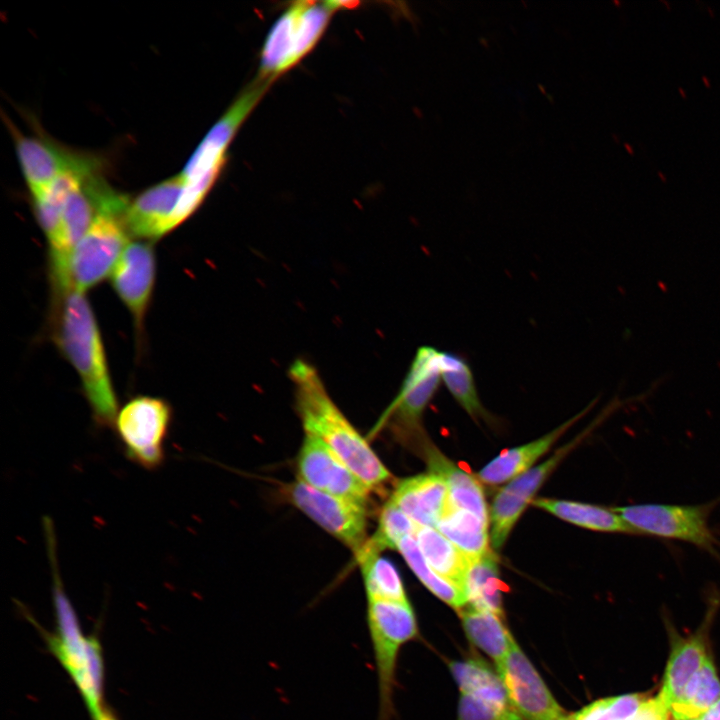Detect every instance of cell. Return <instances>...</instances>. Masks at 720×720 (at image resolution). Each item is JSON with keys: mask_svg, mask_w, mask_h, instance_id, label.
<instances>
[{"mask_svg": "<svg viewBox=\"0 0 720 720\" xmlns=\"http://www.w3.org/2000/svg\"><path fill=\"white\" fill-rule=\"evenodd\" d=\"M289 377L306 434L321 439L370 490L383 487L390 472L332 401L317 369L298 359L290 366Z\"/></svg>", "mask_w": 720, "mask_h": 720, "instance_id": "obj_1", "label": "cell"}, {"mask_svg": "<svg viewBox=\"0 0 720 720\" xmlns=\"http://www.w3.org/2000/svg\"><path fill=\"white\" fill-rule=\"evenodd\" d=\"M56 341L77 371L99 426L114 424L118 411L104 345L92 307L74 288L56 295Z\"/></svg>", "mask_w": 720, "mask_h": 720, "instance_id": "obj_2", "label": "cell"}, {"mask_svg": "<svg viewBox=\"0 0 720 720\" xmlns=\"http://www.w3.org/2000/svg\"><path fill=\"white\" fill-rule=\"evenodd\" d=\"M52 574L56 634L44 633L48 647L70 675L92 716L103 707L104 662L97 638L85 636L68 598L59 571L56 542L47 544Z\"/></svg>", "mask_w": 720, "mask_h": 720, "instance_id": "obj_3", "label": "cell"}, {"mask_svg": "<svg viewBox=\"0 0 720 720\" xmlns=\"http://www.w3.org/2000/svg\"><path fill=\"white\" fill-rule=\"evenodd\" d=\"M367 627L378 686L376 720H393L396 668L401 648L418 636L410 602L367 598Z\"/></svg>", "mask_w": 720, "mask_h": 720, "instance_id": "obj_4", "label": "cell"}, {"mask_svg": "<svg viewBox=\"0 0 720 720\" xmlns=\"http://www.w3.org/2000/svg\"><path fill=\"white\" fill-rule=\"evenodd\" d=\"M335 10L327 2L300 1L288 7L269 31L258 76L274 81L319 41Z\"/></svg>", "mask_w": 720, "mask_h": 720, "instance_id": "obj_5", "label": "cell"}, {"mask_svg": "<svg viewBox=\"0 0 720 720\" xmlns=\"http://www.w3.org/2000/svg\"><path fill=\"white\" fill-rule=\"evenodd\" d=\"M719 501L699 505L646 503L613 508L640 536L687 542L720 558V542L709 526L710 515Z\"/></svg>", "mask_w": 720, "mask_h": 720, "instance_id": "obj_6", "label": "cell"}, {"mask_svg": "<svg viewBox=\"0 0 720 720\" xmlns=\"http://www.w3.org/2000/svg\"><path fill=\"white\" fill-rule=\"evenodd\" d=\"M171 422L172 408L166 400L138 396L122 406L114 425L128 459L146 470H155L164 463Z\"/></svg>", "mask_w": 720, "mask_h": 720, "instance_id": "obj_7", "label": "cell"}, {"mask_svg": "<svg viewBox=\"0 0 720 720\" xmlns=\"http://www.w3.org/2000/svg\"><path fill=\"white\" fill-rule=\"evenodd\" d=\"M124 214L100 209L91 226L75 246L69 262L71 287L85 292L112 273L130 235Z\"/></svg>", "mask_w": 720, "mask_h": 720, "instance_id": "obj_8", "label": "cell"}, {"mask_svg": "<svg viewBox=\"0 0 720 720\" xmlns=\"http://www.w3.org/2000/svg\"><path fill=\"white\" fill-rule=\"evenodd\" d=\"M289 498L299 510L357 554L365 546L366 505L319 491L300 480L290 485Z\"/></svg>", "mask_w": 720, "mask_h": 720, "instance_id": "obj_9", "label": "cell"}, {"mask_svg": "<svg viewBox=\"0 0 720 720\" xmlns=\"http://www.w3.org/2000/svg\"><path fill=\"white\" fill-rule=\"evenodd\" d=\"M12 128L18 161L31 196L45 189L59 176L77 172L96 173L97 162L87 156L65 151L43 136L23 135Z\"/></svg>", "mask_w": 720, "mask_h": 720, "instance_id": "obj_10", "label": "cell"}, {"mask_svg": "<svg viewBox=\"0 0 720 720\" xmlns=\"http://www.w3.org/2000/svg\"><path fill=\"white\" fill-rule=\"evenodd\" d=\"M497 671L523 720H558L565 714L514 638Z\"/></svg>", "mask_w": 720, "mask_h": 720, "instance_id": "obj_11", "label": "cell"}, {"mask_svg": "<svg viewBox=\"0 0 720 720\" xmlns=\"http://www.w3.org/2000/svg\"><path fill=\"white\" fill-rule=\"evenodd\" d=\"M185 181L174 176L140 193L129 201L124 222L129 234L146 240L158 239L180 224Z\"/></svg>", "mask_w": 720, "mask_h": 720, "instance_id": "obj_12", "label": "cell"}, {"mask_svg": "<svg viewBox=\"0 0 720 720\" xmlns=\"http://www.w3.org/2000/svg\"><path fill=\"white\" fill-rule=\"evenodd\" d=\"M299 480L307 485L366 505L367 487L318 437L306 434L298 454Z\"/></svg>", "mask_w": 720, "mask_h": 720, "instance_id": "obj_13", "label": "cell"}, {"mask_svg": "<svg viewBox=\"0 0 720 720\" xmlns=\"http://www.w3.org/2000/svg\"><path fill=\"white\" fill-rule=\"evenodd\" d=\"M440 357L441 351L434 347L418 348L401 388L383 419L393 421L404 430L418 429L423 412L442 380Z\"/></svg>", "mask_w": 720, "mask_h": 720, "instance_id": "obj_14", "label": "cell"}, {"mask_svg": "<svg viewBox=\"0 0 720 720\" xmlns=\"http://www.w3.org/2000/svg\"><path fill=\"white\" fill-rule=\"evenodd\" d=\"M577 442L578 439L566 444L552 457L517 476L497 492L490 512L491 544L494 549L503 546L526 506Z\"/></svg>", "mask_w": 720, "mask_h": 720, "instance_id": "obj_15", "label": "cell"}, {"mask_svg": "<svg viewBox=\"0 0 720 720\" xmlns=\"http://www.w3.org/2000/svg\"><path fill=\"white\" fill-rule=\"evenodd\" d=\"M156 261L148 242L129 243L112 273V286L141 329L155 282Z\"/></svg>", "mask_w": 720, "mask_h": 720, "instance_id": "obj_16", "label": "cell"}, {"mask_svg": "<svg viewBox=\"0 0 720 720\" xmlns=\"http://www.w3.org/2000/svg\"><path fill=\"white\" fill-rule=\"evenodd\" d=\"M419 526L436 528L449 506V492L437 473L419 474L400 481L390 498Z\"/></svg>", "mask_w": 720, "mask_h": 720, "instance_id": "obj_17", "label": "cell"}, {"mask_svg": "<svg viewBox=\"0 0 720 720\" xmlns=\"http://www.w3.org/2000/svg\"><path fill=\"white\" fill-rule=\"evenodd\" d=\"M585 413L584 411L553 431L525 445L503 451L478 473L477 477L488 485H498L513 480L531 468L553 443Z\"/></svg>", "mask_w": 720, "mask_h": 720, "instance_id": "obj_18", "label": "cell"}, {"mask_svg": "<svg viewBox=\"0 0 720 720\" xmlns=\"http://www.w3.org/2000/svg\"><path fill=\"white\" fill-rule=\"evenodd\" d=\"M709 657L703 633L677 640L670 652L658 697L668 707Z\"/></svg>", "mask_w": 720, "mask_h": 720, "instance_id": "obj_19", "label": "cell"}, {"mask_svg": "<svg viewBox=\"0 0 720 720\" xmlns=\"http://www.w3.org/2000/svg\"><path fill=\"white\" fill-rule=\"evenodd\" d=\"M533 504L562 520L589 530L639 535L613 507L544 498L534 500Z\"/></svg>", "mask_w": 720, "mask_h": 720, "instance_id": "obj_20", "label": "cell"}, {"mask_svg": "<svg viewBox=\"0 0 720 720\" xmlns=\"http://www.w3.org/2000/svg\"><path fill=\"white\" fill-rule=\"evenodd\" d=\"M428 458L431 471L439 474L447 484L449 505L469 511L489 522L484 491L477 478L455 465L436 449L429 450Z\"/></svg>", "mask_w": 720, "mask_h": 720, "instance_id": "obj_21", "label": "cell"}, {"mask_svg": "<svg viewBox=\"0 0 720 720\" xmlns=\"http://www.w3.org/2000/svg\"><path fill=\"white\" fill-rule=\"evenodd\" d=\"M463 589L469 605L503 618L504 584L499 577L496 556L491 551L469 558Z\"/></svg>", "mask_w": 720, "mask_h": 720, "instance_id": "obj_22", "label": "cell"}, {"mask_svg": "<svg viewBox=\"0 0 720 720\" xmlns=\"http://www.w3.org/2000/svg\"><path fill=\"white\" fill-rule=\"evenodd\" d=\"M449 666L461 693L472 694L504 712H516L499 674L484 661L468 658L450 662Z\"/></svg>", "mask_w": 720, "mask_h": 720, "instance_id": "obj_23", "label": "cell"}, {"mask_svg": "<svg viewBox=\"0 0 720 720\" xmlns=\"http://www.w3.org/2000/svg\"><path fill=\"white\" fill-rule=\"evenodd\" d=\"M462 626L469 640L490 656L496 666L505 659L513 637L496 614L469 604L459 611Z\"/></svg>", "mask_w": 720, "mask_h": 720, "instance_id": "obj_24", "label": "cell"}, {"mask_svg": "<svg viewBox=\"0 0 720 720\" xmlns=\"http://www.w3.org/2000/svg\"><path fill=\"white\" fill-rule=\"evenodd\" d=\"M414 538L428 565L464 591L469 558L436 528L420 526Z\"/></svg>", "mask_w": 720, "mask_h": 720, "instance_id": "obj_25", "label": "cell"}, {"mask_svg": "<svg viewBox=\"0 0 720 720\" xmlns=\"http://www.w3.org/2000/svg\"><path fill=\"white\" fill-rule=\"evenodd\" d=\"M488 522L475 514L448 506L436 529L468 558L489 552Z\"/></svg>", "mask_w": 720, "mask_h": 720, "instance_id": "obj_26", "label": "cell"}, {"mask_svg": "<svg viewBox=\"0 0 720 720\" xmlns=\"http://www.w3.org/2000/svg\"><path fill=\"white\" fill-rule=\"evenodd\" d=\"M720 699V678L709 656L688 682L680 696L670 705L674 720H692L710 709Z\"/></svg>", "mask_w": 720, "mask_h": 720, "instance_id": "obj_27", "label": "cell"}, {"mask_svg": "<svg viewBox=\"0 0 720 720\" xmlns=\"http://www.w3.org/2000/svg\"><path fill=\"white\" fill-rule=\"evenodd\" d=\"M357 555L367 598L409 601L400 574L390 560L367 549H362Z\"/></svg>", "mask_w": 720, "mask_h": 720, "instance_id": "obj_28", "label": "cell"}, {"mask_svg": "<svg viewBox=\"0 0 720 720\" xmlns=\"http://www.w3.org/2000/svg\"><path fill=\"white\" fill-rule=\"evenodd\" d=\"M397 549L422 584L435 596L458 611L468 604L462 589L442 578L428 565L414 536L403 538Z\"/></svg>", "mask_w": 720, "mask_h": 720, "instance_id": "obj_29", "label": "cell"}, {"mask_svg": "<svg viewBox=\"0 0 720 720\" xmlns=\"http://www.w3.org/2000/svg\"><path fill=\"white\" fill-rule=\"evenodd\" d=\"M440 370L445 386L463 409L474 418L485 417L467 361L458 354L441 351Z\"/></svg>", "mask_w": 720, "mask_h": 720, "instance_id": "obj_30", "label": "cell"}, {"mask_svg": "<svg viewBox=\"0 0 720 720\" xmlns=\"http://www.w3.org/2000/svg\"><path fill=\"white\" fill-rule=\"evenodd\" d=\"M86 177L77 172H67L42 191L32 195L34 213L48 243L58 230L66 198L72 189Z\"/></svg>", "mask_w": 720, "mask_h": 720, "instance_id": "obj_31", "label": "cell"}, {"mask_svg": "<svg viewBox=\"0 0 720 720\" xmlns=\"http://www.w3.org/2000/svg\"><path fill=\"white\" fill-rule=\"evenodd\" d=\"M419 527L390 499L381 511L375 535L362 549L377 553L387 548L397 549L400 541L414 536Z\"/></svg>", "mask_w": 720, "mask_h": 720, "instance_id": "obj_32", "label": "cell"}, {"mask_svg": "<svg viewBox=\"0 0 720 720\" xmlns=\"http://www.w3.org/2000/svg\"><path fill=\"white\" fill-rule=\"evenodd\" d=\"M645 694H625L599 699L574 712L576 720H632L647 700Z\"/></svg>", "mask_w": 720, "mask_h": 720, "instance_id": "obj_33", "label": "cell"}, {"mask_svg": "<svg viewBox=\"0 0 720 720\" xmlns=\"http://www.w3.org/2000/svg\"><path fill=\"white\" fill-rule=\"evenodd\" d=\"M457 720H523L517 712H504L468 693H461Z\"/></svg>", "mask_w": 720, "mask_h": 720, "instance_id": "obj_34", "label": "cell"}, {"mask_svg": "<svg viewBox=\"0 0 720 720\" xmlns=\"http://www.w3.org/2000/svg\"><path fill=\"white\" fill-rule=\"evenodd\" d=\"M669 709L658 697L648 698L632 720H669Z\"/></svg>", "mask_w": 720, "mask_h": 720, "instance_id": "obj_35", "label": "cell"}, {"mask_svg": "<svg viewBox=\"0 0 720 720\" xmlns=\"http://www.w3.org/2000/svg\"><path fill=\"white\" fill-rule=\"evenodd\" d=\"M692 720H720V699L705 713Z\"/></svg>", "mask_w": 720, "mask_h": 720, "instance_id": "obj_36", "label": "cell"}, {"mask_svg": "<svg viewBox=\"0 0 720 720\" xmlns=\"http://www.w3.org/2000/svg\"><path fill=\"white\" fill-rule=\"evenodd\" d=\"M94 720H116L114 716L104 709L99 715L93 718Z\"/></svg>", "mask_w": 720, "mask_h": 720, "instance_id": "obj_37", "label": "cell"}, {"mask_svg": "<svg viewBox=\"0 0 720 720\" xmlns=\"http://www.w3.org/2000/svg\"><path fill=\"white\" fill-rule=\"evenodd\" d=\"M558 720H576V719H575L574 713H572V714H564Z\"/></svg>", "mask_w": 720, "mask_h": 720, "instance_id": "obj_38", "label": "cell"}, {"mask_svg": "<svg viewBox=\"0 0 720 720\" xmlns=\"http://www.w3.org/2000/svg\"><path fill=\"white\" fill-rule=\"evenodd\" d=\"M702 81H703V83H705V85H706L707 87L710 86L709 79H708L706 76H703V77H702Z\"/></svg>", "mask_w": 720, "mask_h": 720, "instance_id": "obj_39", "label": "cell"}, {"mask_svg": "<svg viewBox=\"0 0 720 720\" xmlns=\"http://www.w3.org/2000/svg\"><path fill=\"white\" fill-rule=\"evenodd\" d=\"M625 147L627 148V150L629 151V153H631V154H633V153H634V150H633V148H632V147H630V146L628 145V143H625Z\"/></svg>", "mask_w": 720, "mask_h": 720, "instance_id": "obj_40", "label": "cell"}, {"mask_svg": "<svg viewBox=\"0 0 720 720\" xmlns=\"http://www.w3.org/2000/svg\"><path fill=\"white\" fill-rule=\"evenodd\" d=\"M678 91H679V93H681V96L683 98H686V93L684 92V90L681 87L678 88Z\"/></svg>", "mask_w": 720, "mask_h": 720, "instance_id": "obj_41", "label": "cell"}, {"mask_svg": "<svg viewBox=\"0 0 720 720\" xmlns=\"http://www.w3.org/2000/svg\"><path fill=\"white\" fill-rule=\"evenodd\" d=\"M659 177L662 179V181H666V176L662 174L661 172H658Z\"/></svg>", "mask_w": 720, "mask_h": 720, "instance_id": "obj_42", "label": "cell"}, {"mask_svg": "<svg viewBox=\"0 0 720 720\" xmlns=\"http://www.w3.org/2000/svg\"><path fill=\"white\" fill-rule=\"evenodd\" d=\"M661 2L664 3V4L667 6V9H670V5H669V3H668L667 1L661 0Z\"/></svg>", "mask_w": 720, "mask_h": 720, "instance_id": "obj_43", "label": "cell"}, {"mask_svg": "<svg viewBox=\"0 0 720 720\" xmlns=\"http://www.w3.org/2000/svg\"><path fill=\"white\" fill-rule=\"evenodd\" d=\"M708 11L710 12L711 15L714 16V11H713V9H711L710 7H708Z\"/></svg>", "mask_w": 720, "mask_h": 720, "instance_id": "obj_44", "label": "cell"}]
</instances>
